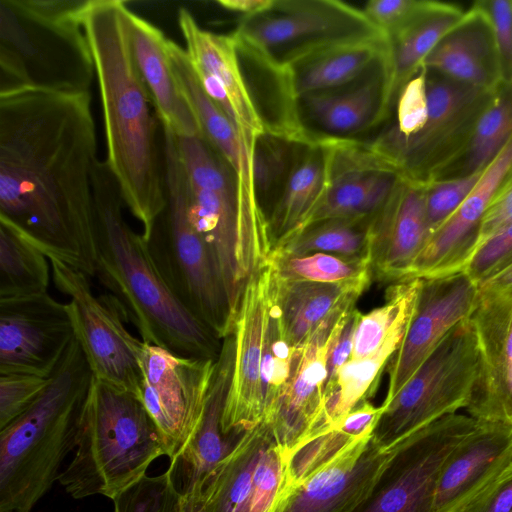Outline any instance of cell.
Returning <instances> with one entry per match:
<instances>
[{
    "label": "cell",
    "instance_id": "obj_1",
    "mask_svg": "<svg viewBox=\"0 0 512 512\" xmlns=\"http://www.w3.org/2000/svg\"><path fill=\"white\" fill-rule=\"evenodd\" d=\"M97 161L89 91L0 92V217L48 258L90 278L97 267Z\"/></svg>",
    "mask_w": 512,
    "mask_h": 512
},
{
    "label": "cell",
    "instance_id": "obj_2",
    "mask_svg": "<svg viewBox=\"0 0 512 512\" xmlns=\"http://www.w3.org/2000/svg\"><path fill=\"white\" fill-rule=\"evenodd\" d=\"M127 3L88 0L83 25L90 45L104 120L108 164L125 206L148 241L166 207L160 123L138 70L128 34ZM155 111V110H154Z\"/></svg>",
    "mask_w": 512,
    "mask_h": 512
},
{
    "label": "cell",
    "instance_id": "obj_3",
    "mask_svg": "<svg viewBox=\"0 0 512 512\" xmlns=\"http://www.w3.org/2000/svg\"><path fill=\"white\" fill-rule=\"evenodd\" d=\"M93 193L95 276L119 300L140 339L179 356L216 359L222 340L179 301L147 241L126 222L122 193L106 161L94 166Z\"/></svg>",
    "mask_w": 512,
    "mask_h": 512
},
{
    "label": "cell",
    "instance_id": "obj_4",
    "mask_svg": "<svg viewBox=\"0 0 512 512\" xmlns=\"http://www.w3.org/2000/svg\"><path fill=\"white\" fill-rule=\"evenodd\" d=\"M93 380L75 337L43 393L0 429V512H31L58 480Z\"/></svg>",
    "mask_w": 512,
    "mask_h": 512
},
{
    "label": "cell",
    "instance_id": "obj_5",
    "mask_svg": "<svg viewBox=\"0 0 512 512\" xmlns=\"http://www.w3.org/2000/svg\"><path fill=\"white\" fill-rule=\"evenodd\" d=\"M74 457L58 481L74 499H113L168 456L165 438L135 394L93 380L80 416Z\"/></svg>",
    "mask_w": 512,
    "mask_h": 512
},
{
    "label": "cell",
    "instance_id": "obj_6",
    "mask_svg": "<svg viewBox=\"0 0 512 512\" xmlns=\"http://www.w3.org/2000/svg\"><path fill=\"white\" fill-rule=\"evenodd\" d=\"M88 0L0 1V92L89 91L95 75L83 18Z\"/></svg>",
    "mask_w": 512,
    "mask_h": 512
},
{
    "label": "cell",
    "instance_id": "obj_7",
    "mask_svg": "<svg viewBox=\"0 0 512 512\" xmlns=\"http://www.w3.org/2000/svg\"><path fill=\"white\" fill-rule=\"evenodd\" d=\"M175 140L189 218L211 252L235 320L247 281L269 261L270 233L246 217L232 170L204 137Z\"/></svg>",
    "mask_w": 512,
    "mask_h": 512
},
{
    "label": "cell",
    "instance_id": "obj_8",
    "mask_svg": "<svg viewBox=\"0 0 512 512\" xmlns=\"http://www.w3.org/2000/svg\"><path fill=\"white\" fill-rule=\"evenodd\" d=\"M162 131L167 202L147 241L148 248L179 301L223 340L232 333L234 317L211 252L189 218L186 179L175 135L165 128Z\"/></svg>",
    "mask_w": 512,
    "mask_h": 512
},
{
    "label": "cell",
    "instance_id": "obj_9",
    "mask_svg": "<svg viewBox=\"0 0 512 512\" xmlns=\"http://www.w3.org/2000/svg\"><path fill=\"white\" fill-rule=\"evenodd\" d=\"M478 363L470 317L451 329L403 388L381 405L372 441L382 450H390L429 424L466 409Z\"/></svg>",
    "mask_w": 512,
    "mask_h": 512
},
{
    "label": "cell",
    "instance_id": "obj_10",
    "mask_svg": "<svg viewBox=\"0 0 512 512\" xmlns=\"http://www.w3.org/2000/svg\"><path fill=\"white\" fill-rule=\"evenodd\" d=\"M494 92L427 69L428 118L424 127L406 139L387 129L371 144L402 177L426 184L464 148Z\"/></svg>",
    "mask_w": 512,
    "mask_h": 512
},
{
    "label": "cell",
    "instance_id": "obj_11",
    "mask_svg": "<svg viewBox=\"0 0 512 512\" xmlns=\"http://www.w3.org/2000/svg\"><path fill=\"white\" fill-rule=\"evenodd\" d=\"M52 281L68 297L75 337L96 381L136 396L141 382L144 342L132 335L126 313L111 293L96 295L89 276L57 258H49Z\"/></svg>",
    "mask_w": 512,
    "mask_h": 512
},
{
    "label": "cell",
    "instance_id": "obj_12",
    "mask_svg": "<svg viewBox=\"0 0 512 512\" xmlns=\"http://www.w3.org/2000/svg\"><path fill=\"white\" fill-rule=\"evenodd\" d=\"M477 424L471 416L455 413L404 439L352 512H433L443 463Z\"/></svg>",
    "mask_w": 512,
    "mask_h": 512
},
{
    "label": "cell",
    "instance_id": "obj_13",
    "mask_svg": "<svg viewBox=\"0 0 512 512\" xmlns=\"http://www.w3.org/2000/svg\"><path fill=\"white\" fill-rule=\"evenodd\" d=\"M232 34L238 42L288 63L324 45L383 33L362 10L344 2L276 0L269 11L243 17Z\"/></svg>",
    "mask_w": 512,
    "mask_h": 512
},
{
    "label": "cell",
    "instance_id": "obj_14",
    "mask_svg": "<svg viewBox=\"0 0 512 512\" xmlns=\"http://www.w3.org/2000/svg\"><path fill=\"white\" fill-rule=\"evenodd\" d=\"M288 462L267 423L245 431L209 477L204 512H277L290 489Z\"/></svg>",
    "mask_w": 512,
    "mask_h": 512
},
{
    "label": "cell",
    "instance_id": "obj_15",
    "mask_svg": "<svg viewBox=\"0 0 512 512\" xmlns=\"http://www.w3.org/2000/svg\"><path fill=\"white\" fill-rule=\"evenodd\" d=\"M216 359L183 357L143 344L138 397L163 434L170 460L186 444L202 417Z\"/></svg>",
    "mask_w": 512,
    "mask_h": 512
},
{
    "label": "cell",
    "instance_id": "obj_16",
    "mask_svg": "<svg viewBox=\"0 0 512 512\" xmlns=\"http://www.w3.org/2000/svg\"><path fill=\"white\" fill-rule=\"evenodd\" d=\"M278 287L269 260L247 281L236 313L233 369L223 414L225 434L240 435L263 422L261 363L266 329Z\"/></svg>",
    "mask_w": 512,
    "mask_h": 512
},
{
    "label": "cell",
    "instance_id": "obj_17",
    "mask_svg": "<svg viewBox=\"0 0 512 512\" xmlns=\"http://www.w3.org/2000/svg\"><path fill=\"white\" fill-rule=\"evenodd\" d=\"M321 144L326 157V187L300 233L326 221L371 217L402 178L397 167L371 143L322 135Z\"/></svg>",
    "mask_w": 512,
    "mask_h": 512
},
{
    "label": "cell",
    "instance_id": "obj_18",
    "mask_svg": "<svg viewBox=\"0 0 512 512\" xmlns=\"http://www.w3.org/2000/svg\"><path fill=\"white\" fill-rule=\"evenodd\" d=\"M74 338L68 302L49 293L0 299V373L50 377Z\"/></svg>",
    "mask_w": 512,
    "mask_h": 512
},
{
    "label": "cell",
    "instance_id": "obj_19",
    "mask_svg": "<svg viewBox=\"0 0 512 512\" xmlns=\"http://www.w3.org/2000/svg\"><path fill=\"white\" fill-rule=\"evenodd\" d=\"M480 287L465 272L422 279L417 306L399 349L388 362L389 402L412 378L447 333L471 317Z\"/></svg>",
    "mask_w": 512,
    "mask_h": 512
},
{
    "label": "cell",
    "instance_id": "obj_20",
    "mask_svg": "<svg viewBox=\"0 0 512 512\" xmlns=\"http://www.w3.org/2000/svg\"><path fill=\"white\" fill-rule=\"evenodd\" d=\"M354 307L330 316L297 347L290 378L263 421L288 455L301 446L320 423L329 350Z\"/></svg>",
    "mask_w": 512,
    "mask_h": 512
},
{
    "label": "cell",
    "instance_id": "obj_21",
    "mask_svg": "<svg viewBox=\"0 0 512 512\" xmlns=\"http://www.w3.org/2000/svg\"><path fill=\"white\" fill-rule=\"evenodd\" d=\"M471 320L479 363L466 410L477 421L512 425V290H480Z\"/></svg>",
    "mask_w": 512,
    "mask_h": 512
},
{
    "label": "cell",
    "instance_id": "obj_22",
    "mask_svg": "<svg viewBox=\"0 0 512 512\" xmlns=\"http://www.w3.org/2000/svg\"><path fill=\"white\" fill-rule=\"evenodd\" d=\"M511 169L512 139L454 214L430 236L404 281L464 271L473 256L482 219Z\"/></svg>",
    "mask_w": 512,
    "mask_h": 512
},
{
    "label": "cell",
    "instance_id": "obj_23",
    "mask_svg": "<svg viewBox=\"0 0 512 512\" xmlns=\"http://www.w3.org/2000/svg\"><path fill=\"white\" fill-rule=\"evenodd\" d=\"M394 448L365 438L295 485L277 512H352L369 492Z\"/></svg>",
    "mask_w": 512,
    "mask_h": 512
},
{
    "label": "cell",
    "instance_id": "obj_24",
    "mask_svg": "<svg viewBox=\"0 0 512 512\" xmlns=\"http://www.w3.org/2000/svg\"><path fill=\"white\" fill-rule=\"evenodd\" d=\"M427 240L425 184L402 177L370 220L373 275L403 282Z\"/></svg>",
    "mask_w": 512,
    "mask_h": 512
},
{
    "label": "cell",
    "instance_id": "obj_25",
    "mask_svg": "<svg viewBox=\"0 0 512 512\" xmlns=\"http://www.w3.org/2000/svg\"><path fill=\"white\" fill-rule=\"evenodd\" d=\"M512 464V425L478 421L440 470L433 512H458Z\"/></svg>",
    "mask_w": 512,
    "mask_h": 512
},
{
    "label": "cell",
    "instance_id": "obj_26",
    "mask_svg": "<svg viewBox=\"0 0 512 512\" xmlns=\"http://www.w3.org/2000/svg\"><path fill=\"white\" fill-rule=\"evenodd\" d=\"M234 359L232 334L222 340L202 417L169 470L184 497L198 500L218 464L230 453L240 435L222 430V414L230 386Z\"/></svg>",
    "mask_w": 512,
    "mask_h": 512
},
{
    "label": "cell",
    "instance_id": "obj_27",
    "mask_svg": "<svg viewBox=\"0 0 512 512\" xmlns=\"http://www.w3.org/2000/svg\"><path fill=\"white\" fill-rule=\"evenodd\" d=\"M178 25L195 73L211 77L224 90L238 133L252 154L258 138L267 132L246 83L234 36L202 29L186 8L178 11Z\"/></svg>",
    "mask_w": 512,
    "mask_h": 512
},
{
    "label": "cell",
    "instance_id": "obj_28",
    "mask_svg": "<svg viewBox=\"0 0 512 512\" xmlns=\"http://www.w3.org/2000/svg\"><path fill=\"white\" fill-rule=\"evenodd\" d=\"M131 49L161 127L178 137L202 136L198 119L176 78L168 39L156 26L127 11Z\"/></svg>",
    "mask_w": 512,
    "mask_h": 512
},
{
    "label": "cell",
    "instance_id": "obj_29",
    "mask_svg": "<svg viewBox=\"0 0 512 512\" xmlns=\"http://www.w3.org/2000/svg\"><path fill=\"white\" fill-rule=\"evenodd\" d=\"M428 70L494 91L502 83L498 49L489 18L475 3L424 61Z\"/></svg>",
    "mask_w": 512,
    "mask_h": 512
},
{
    "label": "cell",
    "instance_id": "obj_30",
    "mask_svg": "<svg viewBox=\"0 0 512 512\" xmlns=\"http://www.w3.org/2000/svg\"><path fill=\"white\" fill-rule=\"evenodd\" d=\"M168 53L180 84L201 127L205 140L232 170L241 206L247 210L260 207L252 180V154L238 130L224 111L202 88L185 49L168 39Z\"/></svg>",
    "mask_w": 512,
    "mask_h": 512
},
{
    "label": "cell",
    "instance_id": "obj_31",
    "mask_svg": "<svg viewBox=\"0 0 512 512\" xmlns=\"http://www.w3.org/2000/svg\"><path fill=\"white\" fill-rule=\"evenodd\" d=\"M385 35L337 42L313 49L285 64L298 100L346 85L386 60Z\"/></svg>",
    "mask_w": 512,
    "mask_h": 512
},
{
    "label": "cell",
    "instance_id": "obj_32",
    "mask_svg": "<svg viewBox=\"0 0 512 512\" xmlns=\"http://www.w3.org/2000/svg\"><path fill=\"white\" fill-rule=\"evenodd\" d=\"M465 11L458 4L425 1L404 26L388 37L389 51L383 62L387 113L404 85L423 67L427 56Z\"/></svg>",
    "mask_w": 512,
    "mask_h": 512
},
{
    "label": "cell",
    "instance_id": "obj_33",
    "mask_svg": "<svg viewBox=\"0 0 512 512\" xmlns=\"http://www.w3.org/2000/svg\"><path fill=\"white\" fill-rule=\"evenodd\" d=\"M369 285L285 280L278 275L277 300L287 341L294 347L302 345L330 316L355 306Z\"/></svg>",
    "mask_w": 512,
    "mask_h": 512
},
{
    "label": "cell",
    "instance_id": "obj_34",
    "mask_svg": "<svg viewBox=\"0 0 512 512\" xmlns=\"http://www.w3.org/2000/svg\"><path fill=\"white\" fill-rule=\"evenodd\" d=\"M326 157L319 136L300 145L283 191L268 217L273 248L299 234L326 187Z\"/></svg>",
    "mask_w": 512,
    "mask_h": 512
},
{
    "label": "cell",
    "instance_id": "obj_35",
    "mask_svg": "<svg viewBox=\"0 0 512 512\" xmlns=\"http://www.w3.org/2000/svg\"><path fill=\"white\" fill-rule=\"evenodd\" d=\"M383 62L373 75L348 91L315 93L299 100L325 136L345 137L374 126L388 116L384 106Z\"/></svg>",
    "mask_w": 512,
    "mask_h": 512
},
{
    "label": "cell",
    "instance_id": "obj_36",
    "mask_svg": "<svg viewBox=\"0 0 512 512\" xmlns=\"http://www.w3.org/2000/svg\"><path fill=\"white\" fill-rule=\"evenodd\" d=\"M415 309L400 319L375 353L350 359L338 370L332 383L325 388L321 420L310 437L334 425L359 403L368 399L367 396L376 388L375 383L381 372L401 346Z\"/></svg>",
    "mask_w": 512,
    "mask_h": 512
},
{
    "label": "cell",
    "instance_id": "obj_37",
    "mask_svg": "<svg viewBox=\"0 0 512 512\" xmlns=\"http://www.w3.org/2000/svg\"><path fill=\"white\" fill-rule=\"evenodd\" d=\"M511 139L512 82L498 86L464 148L431 181L464 178L484 171Z\"/></svg>",
    "mask_w": 512,
    "mask_h": 512
},
{
    "label": "cell",
    "instance_id": "obj_38",
    "mask_svg": "<svg viewBox=\"0 0 512 512\" xmlns=\"http://www.w3.org/2000/svg\"><path fill=\"white\" fill-rule=\"evenodd\" d=\"M381 411V406L376 407L366 399L334 425L291 452L288 455L289 491L348 448L370 437Z\"/></svg>",
    "mask_w": 512,
    "mask_h": 512
},
{
    "label": "cell",
    "instance_id": "obj_39",
    "mask_svg": "<svg viewBox=\"0 0 512 512\" xmlns=\"http://www.w3.org/2000/svg\"><path fill=\"white\" fill-rule=\"evenodd\" d=\"M49 258L14 224L0 217V299L48 293Z\"/></svg>",
    "mask_w": 512,
    "mask_h": 512
},
{
    "label": "cell",
    "instance_id": "obj_40",
    "mask_svg": "<svg viewBox=\"0 0 512 512\" xmlns=\"http://www.w3.org/2000/svg\"><path fill=\"white\" fill-rule=\"evenodd\" d=\"M371 217L316 224L289 241L274 247L271 253L282 256L326 253L370 261Z\"/></svg>",
    "mask_w": 512,
    "mask_h": 512
},
{
    "label": "cell",
    "instance_id": "obj_41",
    "mask_svg": "<svg viewBox=\"0 0 512 512\" xmlns=\"http://www.w3.org/2000/svg\"><path fill=\"white\" fill-rule=\"evenodd\" d=\"M421 286L420 278L397 282L387 289L383 305L360 315L351 359L369 356L382 346L400 319L416 308Z\"/></svg>",
    "mask_w": 512,
    "mask_h": 512
},
{
    "label": "cell",
    "instance_id": "obj_42",
    "mask_svg": "<svg viewBox=\"0 0 512 512\" xmlns=\"http://www.w3.org/2000/svg\"><path fill=\"white\" fill-rule=\"evenodd\" d=\"M269 260L280 278L320 283H370L373 276L367 259L326 253L282 256L271 253Z\"/></svg>",
    "mask_w": 512,
    "mask_h": 512
},
{
    "label": "cell",
    "instance_id": "obj_43",
    "mask_svg": "<svg viewBox=\"0 0 512 512\" xmlns=\"http://www.w3.org/2000/svg\"><path fill=\"white\" fill-rule=\"evenodd\" d=\"M300 145L303 144L269 133L256 141L252 150V180L262 210L263 199L274 197L276 203L280 197Z\"/></svg>",
    "mask_w": 512,
    "mask_h": 512
},
{
    "label": "cell",
    "instance_id": "obj_44",
    "mask_svg": "<svg viewBox=\"0 0 512 512\" xmlns=\"http://www.w3.org/2000/svg\"><path fill=\"white\" fill-rule=\"evenodd\" d=\"M296 350L297 347L287 341L283 332L276 294L266 329L261 363L263 421L290 378Z\"/></svg>",
    "mask_w": 512,
    "mask_h": 512
},
{
    "label": "cell",
    "instance_id": "obj_45",
    "mask_svg": "<svg viewBox=\"0 0 512 512\" xmlns=\"http://www.w3.org/2000/svg\"><path fill=\"white\" fill-rule=\"evenodd\" d=\"M111 500L114 512H183V495L169 469L143 476Z\"/></svg>",
    "mask_w": 512,
    "mask_h": 512
},
{
    "label": "cell",
    "instance_id": "obj_46",
    "mask_svg": "<svg viewBox=\"0 0 512 512\" xmlns=\"http://www.w3.org/2000/svg\"><path fill=\"white\" fill-rule=\"evenodd\" d=\"M482 173L483 171L464 178L431 181L425 184L428 239L459 208Z\"/></svg>",
    "mask_w": 512,
    "mask_h": 512
},
{
    "label": "cell",
    "instance_id": "obj_47",
    "mask_svg": "<svg viewBox=\"0 0 512 512\" xmlns=\"http://www.w3.org/2000/svg\"><path fill=\"white\" fill-rule=\"evenodd\" d=\"M427 118V69L423 66L400 91L396 100V123L389 130L406 139L419 133Z\"/></svg>",
    "mask_w": 512,
    "mask_h": 512
},
{
    "label": "cell",
    "instance_id": "obj_48",
    "mask_svg": "<svg viewBox=\"0 0 512 512\" xmlns=\"http://www.w3.org/2000/svg\"><path fill=\"white\" fill-rule=\"evenodd\" d=\"M50 377L0 373V429L23 414L43 393Z\"/></svg>",
    "mask_w": 512,
    "mask_h": 512
},
{
    "label": "cell",
    "instance_id": "obj_49",
    "mask_svg": "<svg viewBox=\"0 0 512 512\" xmlns=\"http://www.w3.org/2000/svg\"><path fill=\"white\" fill-rule=\"evenodd\" d=\"M510 263H512V223L484 243L463 272L480 287Z\"/></svg>",
    "mask_w": 512,
    "mask_h": 512
},
{
    "label": "cell",
    "instance_id": "obj_50",
    "mask_svg": "<svg viewBox=\"0 0 512 512\" xmlns=\"http://www.w3.org/2000/svg\"><path fill=\"white\" fill-rule=\"evenodd\" d=\"M490 20L501 66L502 83L512 82V0L474 2Z\"/></svg>",
    "mask_w": 512,
    "mask_h": 512
},
{
    "label": "cell",
    "instance_id": "obj_51",
    "mask_svg": "<svg viewBox=\"0 0 512 512\" xmlns=\"http://www.w3.org/2000/svg\"><path fill=\"white\" fill-rule=\"evenodd\" d=\"M424 3L419 0H370L362 12L388 38L404 26Z\"/></svg>",
    "mask_w": 512,
    "mask_h": 512
},
{
    "label": "cell",
    "instance_id": "obj_52",
    "mask_svg": "<svg viewBox=\"0 0 512 512\" xmlns=\"http://www.w3.org/2000/svg\"><path fill=\"white\" fill-rule=\"evenodd\" d=\"M511 223L512 169L501 184L482 219L473 256L484 243Z\"/></svg>",
    "mask_w": 512,
    "mask_h": 512
},
{
    "label": "cell",
    "instance_id": "obj_53",
    "mask_svg": "<svg viewBox=\"0 0 512 512\" xmlns=\"http://www.w3.org/2000/svg\"><path fill=\"white\" fill-rule=\"evenodd\" d=\"M458 512H512V464Z\"/></svg>",
    "mask_w": 512,
    "mask_h": 512
},
{
    "label": "cell",
    "instance_id": "obj_54",
    "mask_svg": "<svg viewBox=\"0 0 512 512\" xmlns=\"http://www.w3.org/2000/svg\"><path fill=\"white\" fill-rule=\"evenodd\" d=\"M360 315L361 313L355 307L350 311L342 330L330 347L325 388L332 383L338 370L351 359L354 332Z\"/></svg>",
    "mask_w": 512,
    "mask_h": 512
},
{
    "label": "cell",
    "instance_id": "obj_55",
    "mask_svg": "<svg viewBox=\"0 0 512 512\" xmlns=\"http://www.w3.org/2000/svg\"><path fill=\"white\" fill-rule=\"evenodd\" d=\"M217 4L226 10L241 13L244 17H252L269 11L274 0H219Z\"/></svg>",
    "mask_w": 512,
    "mask_h": 512
},
{
    "label": "cell",
    "instance_id": "obj_56",
    "mask_svg": "<svg viewBox=\"0 0 512 512\" xmlns=\"http://www.w3.org/2000/svg\"><path fill=\"white\" fill-rule=\"evenodd\" d=\"M480 290L493 292L512 290V263L484 282Z\"/></svg>",
    "mask_w": 512,
    "mask_h": 512
},
{
    "label": "cell",
    "instance_id": "obj_57",
    "mask_svg": "<svg viewBox=\"0 0 512 512\" xmlns=\"http://www.w3.org/2000/svg\"><path fill=\"white\" fill-rule=\"evenodd\" d=\"M183 512H204L201 499L193 500L183 496Z\"/></svg>",
    "mask_w": 512,
    "mask_h": 512
}]
</instances>
